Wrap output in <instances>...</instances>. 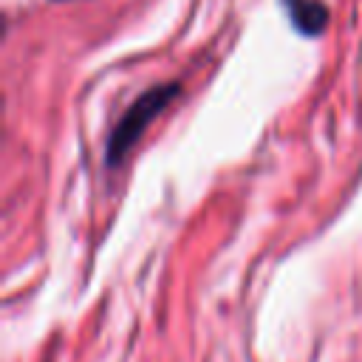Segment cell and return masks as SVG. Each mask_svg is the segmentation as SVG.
Masks as SVG:
<instances>
[{"label": "cell", "mask_w": 362, "mask_h": 362, "mask_svg": "<svg viewBox=\"0 0 362 362\" xmlns=\"http://www.w3.org/2000/svg\"><path fill=\"white\" fill-rule=\"evenodd\" d=\"M181 93V85L178 82H161V85H153L147 88L122 116L119 122L113 124L107 141H105V164L107 167H116L122 164V158L127 156V150L139 141V136L144 133V127Z\"/></svg>", "instance_id": "1"}, {"label": "cell", "mask_w": 362, "mask_h": 362, "mask_svg": "<svg viewBox=\"0 0 362 362\" xmlns=\"http://www.w3.org/2000/svg\"><path fill=\"white\" fill-rule=\"evenodd\" d=\"M280 3L286 6L291 25L305 37L320 34L328 23V6L322 0H280Z\"/></svg>", "instance_id": "2"}]
</instances>
